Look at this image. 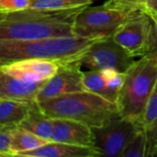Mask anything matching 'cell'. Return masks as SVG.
<instances>
[{"instance_id": "1", "label": "cell", "mask_w": 157, "mask_h": 157, "mask_svg": "<svg viewBox=\"0 0 157 157\" xmlns=\"http://www.w3.org/2000/svg\"><path fill=\"white\" fill-rule=\"evenodd\" d=\"M85 7L59 10L29 7L1 14L0 39L29 40L75 36V18Z\"/></svg>"}, {"instance_id": "2", "label": "cell", "mask_w": 157, "mask_h": 157, "mask_svg": "<svg viewBox=\"0 0 157 157\" xmlns=\"http://www.w3.org/2000/svg\"><path fill=\"white\" fill-rule=\"evenodd\" d=\"M99 39L79 36L56 37L40 40H18L0 39V63L39 58L60 63L80 62L90 46Z\"/></svg>"}, {"instance_id": "3", "label": "cell", "mask_w": 157, "mask_h": 157, "mask_svg": "<svg viewBox=\"0 0 157 157\" xmlns=\"http://www.w3.org/2000/svg\"><path fill=\"white\" fill-rule=\"evenodd\" d=\"M38 105L50 118L74 120L92 129L103 127L119 114L116 103L86 90L39 101Z\"/></svg>"}, {"instance_id": "4", "label": "cell", "mask_w": 157, "mask_h": 157, "mask_svg": "<svg viewBox=\"0 0 157 157\" xmlns=\"http://www.w3.org/2000/svg\"><path fill=\"white\" fill-rule=\"evenodd\" d=\"M156 80L157 57L143 56L137 60L125 73L116 103L119 114L143 123L144 110Z\"/></svg>"}, {"instance_id": "5", "label": "cell", "mask_w": 157, "mask_h": 157, "mask_svg": "<svg viewBox=\"0 0 157 157\" xmlns=\"http://www.w3.org/2000/svg\"><path fill=\"white\" fill-rule=\"evenodd\" d=\"M141 11V5L123 0H108L99 6H86L75 18V35L89 39L112 37L125 21Z\"/></svg>"}, {"instance_id": "6", "label": "cell", "mask_w": 157, "mask_h": 157, "mask_svg": "<svg viewBox=\"0 0 157 157\" xmlns=\"http://www.w3.org/2000/svg\"><path fill=\"white\" fill-rule=\"evenodd\" d=\"M143 129H145L143 123L118 114L103 127L93 129L95 147L104 156L121 157L128 145Z\"/></svg>"}, {"instance_id": "7", "label": "cell", "mask_w": 157, "mask_h": 157, "mask_svg": "<svg viewBox=\"0 0 157 157\" xmlns=\"http://www.w3.org/2000/svg\"><path fill=\"white\" fill-rule=\"evenodd\" d=\"M135 58L109 37L96 40L80 63L82 68L88 70L110 69L125 74L136 62Z\"/></svg>"}, {"instance_id": "8", "label": "cell", "mask_w": 157, "mask_h": 157, "mask_svg": "<svg viewBox=\"0 0 157 157\" xmlns=\"http://www.w3.org/2000/svg\"><path fill=\"white\" fill-rule=\"evenodd\" d=\"M81 63H61L57 73L51 77L38 94L37 101L57 98L65 94L84 91V71Z\"/></svg>"}, {"instance_id": "9", "label": "cell", "mask_w": 157, "mask_h": 157, "mask_svg": "<svg viewBox=\"0 0 157 157\" xmlns=\"http://www.w3.org/2000/svg\"><path fill=\"white\" fill-rule=\"evenodd\" d=\"M150 28V17L144 11L125 21L112 39L134 57H143Z\"/></svg>"}, {"instance_id": "10", "label": "cell", "mask_w": 157, "mask_h": 157, "mask_svg": "<svg viewBox=\"0 0 157 157\" xmlns=\"http://www.w3.org/2000/svg\"><path fill=\"white\" fill-rule=\"evenodd\" d=\"M56 61L28 58L1 64L0 72L30 82H41L52 77L60 68Z\"/></svg>"}, {"instance_id": "11", "label": "cell", "mask_w": 157, "mask_h": 157, "mask_svg": "<svg viewBox=\"0 0 157 157\" xmlns=\"http://www.w3.org/2000/svg\"><path fill=\"white\" fill-rule=\"evenodd\" d=\"M124 80L125 74L110 69L85 71L83 76L85 90L113 103H117Z\"/></svg>"}, {"instance_id": "12", "label": "cell", "mask_w": 157, "mask_h": 157, "mask_svg": "<svg viewBox=\"0 0 157 157\" xmlns=\"http://www.w3.org/2000/svg\"><path fill=\"white\" fill-rule=\"evenodd\" d=\"M52 142L95 147V135L91 127L70 119L52 118Z\"/></svg>"}, {"instance_id": "13", "label": "cell", "mask_w": 157, "mask_h": 157, "mask_svg": "<svg viewBox=\"0 0 157 157\" xmlns=\"http://www.w3.org/2000/svg\"><path fill=\"white\" fill-rule=\"evenodd\" d=\"M46 81L30 82L0 72V98L34 103Z\"/></svg>"}, {"instance_id": "14", "label": "cell", "mask_w": 157, "mask_h": 157, "mask_svg": "<svg viewBox=\"0 0 157 157\" xmlns=\"http://www.w3.org/2000/svg\"><path fill=\"white\" fill-rule=\"evenodd\" d=\"M19 157H98L103 156L96 147L79 146L58 142H49L46 144L18 155Z\"/></svg>"}, {"instance_id": "15", "label": "cell", "mask_w": 157, "mask_h": 157, "mask_svg": "<svg viewBox=\"0 0 157 157\" xmlns=\"http://www.w3.org/2000/svg\"><path fill=\"white\" fill-rule=\"evenodd\" d=\"M18 126L47 141H52L54 129L52 118L40 110L38 102L33 105L29 115Z\"/></svg>"}, {"instance_id": "16", "label": "cell", "mask_w": 157, "mask_h": 157, "mask_svg": "<svg viewBox=\"0 0 157 157\" xmlns=\"http://www.w3.org/2000/svg\"><path fill=\"white\" fill-rule=\"evenodd\" d=\"M35 103L0 98V126H18Z\"/></svg>"}, {"instance_id": "17", "label": "cell", "mask_w": 157, "mask_h": 157, "mask_svg": "<svg viewBox=\"0 0 157 157\" xmlns=\"http://www.w3.org/2000/svg\"><path fill=\"white\" fill-rule=\"evenodd\" d=\"M50 141H47L19 126L14 128L12 132V152L14 156L37 149Z\"/></svg>"}, {"instance_id": "18", "label": "cell", "mask_w": 157, "mask_h": 157, "mask_svg": "<svg viewBox=\"0 0 157 157\" xmlns=\"http://www.w3.org/2000/svg\"><path fill=\"white\" fill-rule=\"evenodd\" d=\"M95 0H32L30 7L41 9H73L91 6Z\"/></svg>"}, {"instance_id": "19", "label": "cell", "mask_w": 157, "mask_h": 157, "mask_svg": "<svg viewBox=\"0 0 157 157\" xmlns=\"http://www.w3.org/2000/svg\"><path fill=\"white\" fill-rule=\"evenodd\" d=\"M121 157H146V132L141 130L128 145Z\"/></svg>"}, {"instance_id": "20", "label": "cell", "mask_w": 157, "mask_h": 157, "mask_svg": "<svg viewBox=\"0 0 157 157\" xmlns=\"http://www.w3.org/2000/svg\"><path fill=\"white\" fill-rule=\"evenodd\" d=\"M157 121V80L155 85V87L151 93V96L149 98V100L147 102L143 124L145 129H149L152 126L155 125Z\"/></svg>"}, {"instance_id": "21", "label": "cell", "mask_w": 157, "mask_h": 157, "mask_svg": "<svg viewBox=\"0 0 157 157\" xmlns=\"http://www.w3.org/2000/svg\"><path fill=\"white\" fill-rule=\"evenodd\" d=\"M17 126H0V156L11 157L12 152V132Z\"/></svg>"}, {"instance_id": "22", "label": "cell", "mask_w": 157, "mask_h": 157, "mask_svg": "<svg viewBox=\"0 0 157 157\" xmlns=\"http://www.w3.org/2000/svg\"><path fill=\"white\" fill-rule=\"evenodd\" d=\"M144 56L157 57V18L150 17V28Z\"/></svg>"}, {"instance_id": "23", "label": "cell", "mask_w": 157, "mask_h": 157, "mask_svg": "<svg viewBox=\"0 0 157 157\" xmlns=\"http://www.w3.org/2000/svg\"><path fill=\"white\" fill-rule=\"evenodd\" d=\"M32 0H0L1 14L12 13L30 7Z\"/></svg>"}, {"instance_id": "24", "label": "cell", "mask_w": 157, "mask_h": 157, "mask_svg": "<svg viewBox=\"0 0 157 157\" xmlns=\"http://www.w3.org/2000/svg\"><path fill=\"white\" fill-rule=\"evenodd\" d=\"M146 156H157V121L154 126L145 129Z\"/></svg>"}, {"instance_id": "25", "label": "cell", "mask_w": 157, "mask_h": 157, "mask_svg": "<svg viewBox=\"0 0 157 157\" xmlns=\"http://www.w3.org/2000/svg\"><path fill=\"white\" fill-rule=\"evenodd\" d=\"M141 6L143 11L150 17L157 18V0H144Z\"/></svg>"}, {"instance_id": "26", "label": "cell", "mask_w": 157, "mask_h": 157, "mask_svg": "<svg viewBox=\"0 0 157 157\" xmlns=\"http://www.w3.org/2000/svg\"><path fill=\"white\" fill-rule=\"evenodd\" d=\"M123 1H127V2H131V3H134V4H139L141 5V3L144 0H123Z\"/></svg>"}]
</instances>
